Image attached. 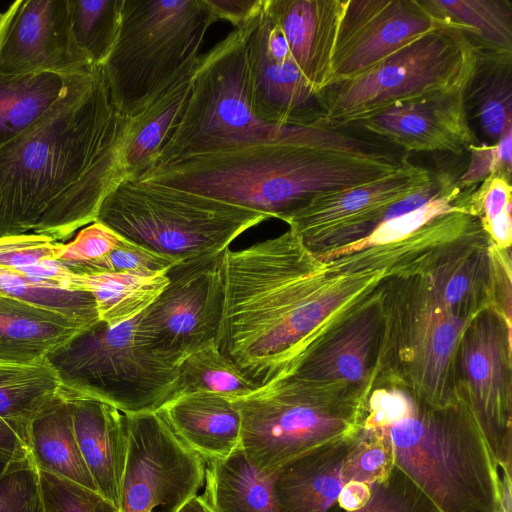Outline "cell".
I'll list each match as a JSON object with an SVG mask.
<instances>
[{
    "label": "cell",
    "mask_w": 512,
    "mask_h": 512,
    "mask_svg": "<svg viewBox=\"0 0 512 512\" xmlns=\"http://www.w3.org/2000/svg\"><path fill=\"white\" fill-rule=\"evenodd\" d=\"M83 73H0V147L33 124Z\"/></svg>",
    "instance_id": "33"
},
{
    "label": "cell",
    "mask_w": 512,
    "mask_h": 512,
    "mask_svg": "<svg viewBox=\"0 0 512 512\" xmlns=\"http://www.w3.org/2000/svg\"><path fill=\"white\" fill-rule=\"evenodd\" d=\"M177 437L204 462L229 456L241 441V415L233 401L213 392L173 398L158 409Z\"/></svg>",
    "instance_id": "24"
},
{
    "label": "cell",
    "mask_w": 512,
    "mask_h": 512,
    "mask_svg": "<svg viewBox=\"0 0 512 512\" xmlns=\"http://www.w3.org/2000/svg\"><path fill=\"white\" fill-rule=\"evenodd\" d=\"M0 294L43 307L92 327L100 321L89 292L67 290L0 268Z\"/></svg>",
    "instance_id": "39"
},
{
    "label": "cell",
    "mask_w": 512,
    "mask_h": 512,
    "mask_svg": "<svg viewBox=\"0 0 512 512\" xmlns=\"http://www.w3.org/2000/svg\"><path fill=\"white\" fill-rule=\"evenodd\" d=\"M136 318L115 326L99 321L50 354L47 359L62 383L92 393L125 414L160 409L172 395L178 367L139 344Z\"/></svg>",
    "instance_id": "11"
},
{
    "label": "cell",
    "mask_w": 512,
    "mask_h": 512,
    "mask_svg": "<svg viewBox=\"0 0 512 512\" xmlns=\"http://www.w3.org/2000/svg\"><path fill=\"white\" fill-rule=\"evenodd\" d=\"M444 18L461 25L480 49L512 54V8L506 0H428Z\"/></svg>",
    "instance_id": "35"
},
{
    "label": "cell",
    "mask_w": 512,
    "mask_h": 512,
    "mask_svg": "<svg viewBox=\"0 0 512 512\" xmlns=\"http://www.w3.org/2000/svg\"><path fill=\"white\" fill-rule=\"evenodd\" d=\"M464 95L469 123L492 144L498 142L512 126V54L478 48Z\"/></svg>",
    "instance_id": "30"
},
{
    "label": "cell",
    "mask_w": 512,
    "mask_h": 512,
    "mask_svg": "<svg viewBox=\"0 0 512 512\" xmlns=\"http://www.w3.org/2000/svg\"><path fill=\"white\" fill-rule=\"evenodd\" d=\"M96 65L76 44L68 0H17L0 21V73L75 74Z\"/></svg>",
    "instance_id": "17"
},
{
    "label": "cell",
    "mask_w": 512,
    "mask_h": 512,
    "mask_svg": "<svg viewBox=\"0 0 512 512\" xmlns=\"http://www.w3.org/2000/svg\"><path fill=\"white\" fill-rule=\"evenodd\" d=\"M123 239L112 229L94 221L83 227L72 241L63 245L57 261L76 274L87 273Z\"/></svg>",
    "instance_id": "43"
},
{
    "label": "cell",
    "mask_w": 512,
    "mask_h": 512,
    "mask_svg": "<svg viewBox=\"0 0 512 512\" xmlns=\"http://www.w3.org/2000/svg\"><path fill=\"white\" fill-rule=\"evenodd\" d=\"M381 305L371 388L399 387L432 407L458 402L460 338L493 305L491 242L463 237L420 267L386 278Z\"/></svg>",
    "instance_id": "3"
},
{
    "label": "cell",
    "mask_w": 512,
    "mask_h": 512,
    "mask_svg": "<svg viewBox=\"0 0 512 512\" xmlns=\"http://www.w3.org/2000/svg\"><path fill=\"white\" fill-rule=\"evenodd\" d=\"M477 53L467 29L447 19L370 71L322 90L319 124L350 128L395 106L463 90Z\"/></svg>",
    "instance_id": "10"
},
{
    "label": "cell",
    "mask_w": 512,
    "mask_h": 512,
    "mask_svg": "<svg viewBox=\"0 0 512 512\" xmlns=\"http://www.w3.org/2000/svg\"><path fill=\"white\" fill-rule=\"evenodd\" d=\"M125 420L128 449L119 512H178L202 487L205 462L159 410L125 414Z\"/></svg>",
    "instance_id": "14"
},
{
    "label": "cell",
    "mask_w": 512,
    "mask_h": 512,
    "mask_svg": "<svg viewBox=\"0 0 512 512\" xmlns=\"http://www.w3.org/2000/svg\"><path fill=\"white\" fill-rule=\"evenodd\" d=\"M178 512H212L201 496L196 495L186 502Z\"/></svg>",
    "instance_id": "52"
},
{
    "label": "cell",
    "mask_w": 512,
    "mask_h": 512,
    "mask_svg": "<svg viewBox=\"0 0 512 512\" xmlns=\"http://www.w3.org/2000/svg\"><path fill=\"white\" fill-rule=\"evenodd\" d=\"M385 428L393 446L394 466L440 512L498 511L499 466L461 396L444 407L415 398L412 412Z\"/></svg>",
    "instance_id": "5"
},
{
    "label": "cell",
    "mask_w": 512,
    "mask_h": 512,
    "mask_svg": "<svg viewBox=\"0 0 512 512\" xmlns=\"http://www.w3.org/2000/svg\"><path fill=\"white\" fill-rule=\"evenodd\" d=\"M269 219L260 212L139 179L122 180L95 221L178 263L223 254L243 232Z\"/></svg>",
    "instance_id": "9"
},
{
    "label": "cell",
    "mask_w": 512,
    "mask_h": 512,
    "mask_svg": "<svg viewBox=\"0 0 512 512\" xmlns=\"http://www.w3.org/2000/svg\"><path fill=\"white\" fill-rule=\"evenodd\" d=\"M0 512H44L32 458L15 460L0 477Z\"/></svg>",
    "instance_id": "44"
},
{
    "label": "cell",
    "mask_w": 512,
    "mask_h": 512,
    "mask_svg": "<svg viewBox=\"0 0 512 512\" xmlns=\"http://www.w3.org/2000/svg\"><path fill=\"white\" fill-rule=\"evenodd\" d=\"M123 0H68L74 40L92 63L101 66L117 39Z\"/></svg>",
    "instance_id": "38"
},
{
    "label": "cell",
    "mask_w": 512,
    "mask_h": 512,
    "mask_svg": "<svg viewBox=\"0 0 512 512\" xmlns=\"http://www.w3.org/2000/svg\"><path fill=\"white\" fill-rule=\"evenodd\" d=\"M89 328L61 313L0 294V364L42 361Z\"/></svg>",
    "instance_id": "25"
},
{
    "label": "cell",
    "mask_w": 512,
    "mask_h": 512,
    "mask_svg": "<svg viewBox=\"0 0 512 512\" xmlns=\"http://www.w3.org/2000/svg\"><path fill=\"white\" fill-rule=\"evenodd\" d=\"M382 283L348 307L328 333L304 354L292 376L344 382L371 391L383 323Z\"/></svg>",
    "instance_id": "19"
},
{
    "label": "cell",
    "mask_w": 512,
    "mask_h": 512,
    "mask_svg": "<svg viewBox=\"0 0 512 512\" xmlns=\"http://www.w3.org/2000/svg\"><path fill=\"white\" fill-rule=\"evenodd\" d=\"M127 119L114 109L100 66L79 75L44 114L0 147V237L69 238L67 215L96 219L125 175Z\"/></svg>",
    "instance_id": "1"
},
{
    "label": "cell",
    "mask_w": 512,
    "mask_h": 512,
    "mask_svg": "<svg viewBox=\"0 0 512 512\" xmlns=\"http://www.w3.org/2000/svg\"><path fill=\"white\" fill-rule=\"evenodd\" d=\"M0 452L15 458H32L29 448L21 441L12 428L0 417Z\"/></svg>",
    "instance_id": "51"
},
{
    "label": "cell",
    "mask_w": 512,
    "mask_h": 512,
    "mask_svg": "<svg viewBox=\"0 0 512 512\" xmlns=\"http://www.w3.org/2000/svg\"><path fill=\"white\" fill-rule=\"evenodd\" d=\"M193 73L176 81L140 113L127 119L121 144L125 179H137L156 165L162 148L185 112Z\"/></svg>",
    "instance_id": "27"
},
{
    "label": "cell",
    "mask_w": 512,
    "mask_h": 512,
    "mask_svg": "<svg viewBox=\"0 0 512 512\" xmlns=\"http://www.w3.org/2000/svg\"><path fill=\"white\" fill-rule=\"evenodd\" d=\"M258 388L219 350L214 341L178 365V378L169 400L201 391L234 399L247 396Z\"/></svg>",
    "instance_id": "34"
},
{
    "label": "cell",
    "mask_w": 512,
    "mask_h": 512,
    "mask_svg": "<svg viewBox=\"0 0 512 512\" xmlns=\"http://www.w3.org/2000/svg\"><path fill=\"white\" fill-rule=\"evenodd\" d=\"M481 224V218L469 212L447 213L402 239L326 262L327 272L383 270L391 276L410 272Z\"/></svg>",
    "instance_id": "23"
},
{
    "label": "cell",
    "mask_w": 512,
    "mask_h": 512,
    "mask_svg": "<svg viewBox=\"0 0 512 512\" xmlns=\"http://www.w3.org/2000/svg\"><path fill=\"white\" fill-rule=\"evenodd\" d=\"M38 473L44 512H119L96 490L43 470Z\"/></svg>",
    "instance_id": "41"
},
{
    "label": "cell",
    "mask_w": 512,
    "mask_h": 512,
    "mask_svg": "<svg viewBox=\"0 0 512 512\" xmlns=\"http://www.w3.org/2000/svg\"><path fill=\"white\" fill-rule=\"evenodd\" d=\"M168 284L167 272L74 273L70 289L89 292L95 300L100 321L115 326L139 316Z\"/></svg>",
    "instance_id": "31"
},
{
    "label": "cell",
    "mask_w": 512,
    "mask_h": 512,
    "mask_svg": "<svg viewBox=\"0 0 512 512\" xmlns=\"http://www.w3.org/2000/svg\"><path fill=\"white\" fill-rule=\"evenodd\" d=\"M405 153L360 134L340 142H258L180 157L139 180L164 184L282 221L310 198L397 172Z\"/></svg>",
    "instance_id": "4"
},
{
    "label": "cell",
    "mask_w": 512,
    "mask_h": 512,
    "mask_svg": "<svg viewBox=\"0 0 512 512\" xmlns=\"http://www.w3.org/2000/svg\"><path fill=\"white\" fill-rule=\"evenodd\" d=\"M216 21L207 0H123L117 39L100 66L116 112L137 115L193 73Z\"/></svg>",
    "instance_id": "7"
},
{
    "label": "cell",
    "mask_w": 512,
    "mask_h": 512,
    "mask_svg": "<svg viewBox=\"0 0 512 512\" xmlns=\"http://www.w3.org/2000/svg\"><path fill=\"white\" fill-rule=\"evenodd\" d=\"M447 21L428 0H347L331 84L356 78Z\"/></svg>",
    "instance_id": "16"
},
{
    "label": "cell",
    "mask_w": 512,
    "mask_h": 512,
    "mask_svg": "<svg viewBox=\"0 0 512 512\" xmlns=\"http://www.w3.org/2000/svg\"><path fill=\"white\" fill-rule=\"evenodd\" d=\"M357 433L315 449L273 474L281 512H327L333 506L345 485L342 465Z\"/></svg>",
    "instance_id": "26"
},
{
    "label": "cell",
    "mask_w": 512,
    "mask_h": 512,
    "mask_svg": "<svg viewBox=\"0 0 512 512\" xmlns=\"http://www.w3.org/2000/svg\"><path fill=\"white\" fill-rule=\"evenodd\" d=\"M20 458H15L9 454L0 452V477L5 473L8 467L15 461ZM25 459V458H23Z\"/></svg>",
    "instance_id": "53"
},
{
    "label": "cell",
    "mask_w": 512,
    "mask_h": 512,
    "mask_svg": "<svg viewBox=\"0 0 512 512\" xmlns=\"http://www.w3.org/2000/svg\"><path fill=\"white\" fill-rule=\"evenodd\" d=\"M456 379L458 394L475 415L498 466L511 472V322L493 305L463 332Z\"/></svg>",
    "instance_id": "13"
},
{
    "label": "cell",
    "mask_w": 512,
    "mask_h": 512,
    "mask_svg": "<svg viewBox=\"0 0 512 512\" xmlns=\"http://www.w3.org/2000/svg\"><path fill=\"white\" fill-rule=\"evenodd\" d=\"M62 385L47 358L31 364H0V417L29 450L32 423L59 398Z\"/></svg>",
    "instance_id": "29"
},
{
    "label": "cell",
    "mask_w": 512,
    "mask_h": 512,
    "mask_svg": "<svg viewBox=\"0 0 512 512\" xmlns=\"http://www.w3.org/2000/svg\"><path fill=\"white\" fill-rule=\"evenodd\" d=\"M511 209L512 204L490 221L483 223L484 230L490 237L491 241L501 250H509L511 248Z\"/></svg>",
    "instance_id": "49"
},
{
    "label": "cell",
    "mask_w": 512,
    "mask_h": 512,
    "mask_svg": "<svg viewBox=\"0 0 512 512\" xmlns=\"http://www.w3.org/2000/svg\"><path fill=\"white\" fill-rule=\"evenodd\" d=\"M219 350L256 386L292 376L319 325L372 287L364 273L328 274L290 229L222 256Z\"/></svg>",
    "instance_id": "2"
},
{
    "label": "cell",
    "mask_w": 512,
    "mask_h": 512,
    "mask_svg": "<svg viewBox=\"0 0 512 512\" xmlns=\"http://www.w3.org/2000/svg\"><path fill=\"white\" fill-rule=\"evenodd\" d=\"M415 398L406 390L394 386H377L371 389L362 429L388 427L408 416Z\"/></svg>",
    "instance_id": "46"
},
{
    "label": "cell",
    "mask_w": 512,
    "mask_h": 512,
    "mask_svg": "<svg viewBox=\"0 0 512 512\" xmlns=\"http://www.w3.org/2000/svg\"><path fill=\"white\" fill-rule=\"evenodd\" d=\"M217 19L229 21L234 28L256 18L263 9L264 0H207Z\"/></svg>",
    "instance_id": "48"
},
{
    "label": "cell",
    "mask_w": 512,
    "mask_h": 512,
    "mask_svg": "<svg viewBox=\"0 0 512 512\" xmlns=\"http://www.w3.org/2000/svg\"><path fill=\"white\" fill-rule=\"evenodd\" d=\"M471 158L466 170L458 177L462 187L476 186L491 175L511 181L512 126H509L495 144H475L467 148Z\"/></svg>",
    "instance_id": "45"
},
{
    "label": "cell",
    "mask_w": 512,
    "mask_h": 512,
    "mask_svg": "<svg viewBox=\"0 0 512 512\" xmlns=\"http://www.w3.org/2000/svg\"><path fill=\"white\" fill-rule=\"evenodd\" d=\"M61 395L70 406L75 438L97 491L119 509L128 449L125 414L78 388L63 384Z\"/></svg>",
    "instance_id": "21"
},
{
    "label": "cell",
    "mask_w": 512,
    "mask_h": 512,
    "mask_svg": "<svg viewBox=\"0 0 512 512\" xmlns=\"http://www.w3.org/2000/svg\"><path fill=\"white\" fill-rule=\"evenodd\" d=\"M259 15L234 28L200 56L192 76V91L185 112L154 167L180 157L242 144L271 141L317 143L324 140L326 129L323 126L273 125L261 121L254 114L247 41Z\"/></svg>",
    "instance_id": "8"
},
{
    "label": "cell",
    "mask_w": 512,
    "mask_h": 512,
    "mask_svg": "<svg viewBox=\"0 0 512 512\" xmlns=\"http://www.w3.org/2000/svg\"><path fill=\"white\" fill-rule=\"evenodd\" d=\"M223 254L180 263L167 275L169 284L137 318L139 344L178 365L216 341L223 313Z\"/></svg>",
    "instance_id": "12"
},
{
    "label": "cell",
    "mask_w": 512,
    "mask_h": 512,
    "mask_svg": "<svg viewBox=\"0 0 512 512\" xmlns=\"http://www.w3.org/2000/svg\"><path fill=\"white\" fill-rule=\"evenodd\" d=\"M371 495V485L359 482H347L337 499L338 504L345 511H352L363 507Z\"/></svg>",
    "instance_id": "50"
},
{
    "label": "cell",
    "mask_w": 512,
    "mask_h": 512,
    "mask_svg": "<svg viewBox=\"0 0 512 512\" xmlns=\"http://www.w3.org/2000/svg\"><path fill=\"white\" fill-rule=\"evenodd\" d=\"M347 0H264L295 64L319 94L330 85L331 59Z\"/></svg>",
    "instance_id": "22"
},
{
    "label": "cell",
    "mask_w": 512,
    "mask_h": 512,
    "mask_svg": "<svg viewBox=\"0 0 512 512\" xmlns=\"http://www.w3.org/2000/svg\"><path fill=\"white\" fill-rule=\"evenodd\" d=\"M1 18H2V13L0 12V21H1Z\"/></svg>",
    "instance_id": "54"
},
{
    "label": "cell",
    "mask_w": 512,
    "mask_h": 512,
    "mask_svg": "<svg viewBox=\"0 0 512 512\" xmlns=\"http://www.w3.org/2000/svg\"><path fill=\"white\" fill-rule=\"evenodd\" d=\"M261 13L247 41L254 114L279 126L319 124L318 93L292 59L282 30Z\"/></svg>",
    "instance_id": "18"
},
{
    "label": "cell",
    "mask_w": 512,
    "mask_h": 512,
    "mask_svg": "<svg viewBox=\"0 0 512 512\" xmlns=\"http://www.w3.org/2000/svg\"><path fill=\"white\" fill-rule=\"evenodd\" d=\"M345 512H440L428 497L397 467L383 481L371 485L367 503Z\"/></svg>",
    "instance_id": "42"
},
{
    "label": "cell",
    "mask_w": 512,
    "mask_h": 512,
    "mask_svg": "<svg viewBox=\"0 0 512 512\" xmlns=\"http://www.w3.org/2000/svg\"><path fill=\"white\" fill-rule=\"evenodd\" d=\"M370 389L289 376L231 399L241 415L240 447L273 475L291 461L362 427Z\"/></svg>",
    "instance_id": "6"
},
{
    "label": "cell",
    "mask_w": 512,
    "mask_h": 512,
    "mask_svg": "<svg viewBox=\"0 0 512 512\" xmlns=\"http://www.w3.org/2000/svg\"><path fill=\"white\" fill-rule=\"evenodd\" d=\"M465 88L395 106L354 127L406 152L462 154L478 144L466 111Z\"/></svg>",
    "instance_id": "20"
},
{
    "label": "cell",
    "mask_w": 512,
    "mask_h": 512,
    "mask_svg": "<svg viewBox=\"0 0 512 512\" xmlns=\"http://www.w3.org/2000/svg\"><path fill=\"white\" fill-rule=\"evenodd\" d=\"M476 188L477 186L462 187L458 183L445 195L430 201L412 212L381 224L363 240L321 256L318 259L326 263L346 254L394 242L411 235L434 219L447 213L469 212L473 214L471 196Z\"/></svg>",
    "instance_id": "37"
},
{
    "label": "cell",
    "mask_w": 512,
    "mask_h": 512,
    "mask_svg": "<svg viewBox=\"0 0 512 512\" xmlns=\"http://www.w3.org/2000/svg\"><path fill=\"white\" fill-rule=\"evenodd\" d=\"M434 172L407 163L397 172L352 188L318 194L284 222L315 257L363 240L393 202L427 184Z\"/></svg>",
    "instance_id": "15"
},
{
    "label": "cell",
    "mask_w": 512,
    "mask_h": 512,
    "mask_svg": "<svg viewBox=\"0 0 512 512\" xmlns=\"http://www.w3.org/2000/svg\"><path fill=\"white\" fill-rule=\"evenodd\" d=\"M511 181L499 175H491L476 188L471 196L474 215L486 223L511 205Z\"/></svg>",
    "instance_id": "47"
},
{
    "label": "cell",
    "mask_w": 512,
    "mask_h": 512,
    "mask_svg": "<svg viewBox=\"0 0 512 512\" xmlns=\"http://www.w3.org/2000/svg\"><path fill=\"white\" fill-rule=\"evenodd\" d=\"M394 467L393 446L385 427L360 429L342 465L344 483L375 484L385 480Z\"/></svg>",
    "instance_id": "40"
},
{
    "label": "cell",
    "mask_w": 512,
    "mask_h": 512,
    "mask_svg": "<svg viewBox=\"0 0 512 512\" xmlns=\"http://www.w3.org/2000/svg\"><path fill=\"white\" fill-rule=\"evenodd\" d=\"M201 498L212 512H281L273 475H264L247 460L241 447L229 456L205 462Z\"/></svg>",
    "instance_id": "28"
},
{
    "label": "cell",
    "mask_w": 512,
    "mask_h": 512,
    "mask_svg": "<svg viewBox=\"0 0 512 512\" xmlns=\"http://www.w3.org/2000/svg\"><path fill=\"white\" fill-rule=\"evenodd\" d=\"M63 245L51 237L32 233L0 237V268L71 290L74 273L57 261Z\"/></svg>",
    "instance_id": "36"
},
{
    "label": "cell",
    "mask_w": 512,
    "mask_h": 512,
    "mask_svg": "<svg viewBox=\"0 0 512 512\" xmlns=\"http://www.w3.org/2000/svg\"><path fill=\"white\" fill-rule=\"evenodd\" d=\"M29 445L39 470L97 491L75 438L70 406L61 391L55 403L32 423Z\"/></svg>",
    "instance_id": "32"
}]
</instances>
